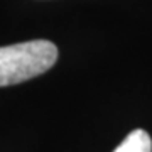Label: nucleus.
Returning a JSON list of instances; mask_svg holds the SVG:
<instances>
[{
    "label": "nucleus",
    "instance_id": "obj_1",
    "mask_svg": "<svg viewBox=\"0 0 152 152\" xmlns=\"http://www.w3.org/2000/svg\"><path fill=\"white\" fill-rule=\"evenodd\" d=\"M58 48L51 41L36 39L0 48V86L32 80L54 66Z\"/></svg>",
    "mask_w": 152,
    "mask_h": 152
},
{
    "label": "nucleus",
    "instance_id": "obj_2",
    "mask_svg": "<svg viewBox=\"0 0 152 152\" xmlns=\"http://www.w3.org/2000/svg\"><path fill=\"white\" fill-rule=\"evenodd\" d=\"M113 152H152L151 135L142 129L132 130L120 142Z\"/></svg>",
    "mask_w": 152,
    "mask_h": 152
}]
</instances>
